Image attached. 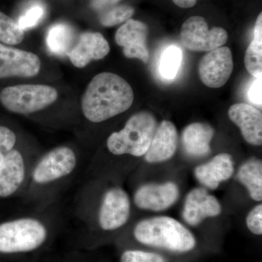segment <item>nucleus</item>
<instances>
[{
	"label": "nucleus",
	"mask_w": 262,
	"mask_h": 262,
	"mask_svg": "<svg viewBox=\"0 0 262 262\" xmlns=\"http://www.w3.org/2000/svg\"><path fill=\"white\" fill-rule=\"evenodd\" d=\"M26 177L23 155L17 149L10 151L0 165V198L14 194L22 185Z\"/></svg>",
	"instance_id": "obj_17"
},
{
	"label": "nucleus",
	"mask_w": 262,
	"mask_h": 262,
	"mask_svg": "<svg viewBox=\"0 0 262 262\" xmlns=\"http://www.w3.org/2000/svg\"><path fill=\"white\" fill-rule=\"evenodd\" d=\"M55 88L46 84H24L5 88L0 103L10 113L30 115L51 106L58 98Z\"/></svg>",
	"instance_id": "obj_5"
},
{
	"label": "nucleus",
	"mask_w": 262,
	"mask_h": 262,
	"mask_svg": "<svg viewBox=\"0 0 262 262\" xmlns=\"http://www.w3.org/2000/svg\"><path fill=\"white\" fill-rule=\"evenodd\" d=\"M232 52L222 46L208 52L199 64L200 78L203 83L211 89H220L228 81L233 71Z\"/></svg>",
	"instance_id": "obj_9"
},
{
	"label": "nucleus",
	"mask_w": 262,
	"mask_h": 262,
	"mask_svg": "<svg viewBox=\"0 0 262 262\" xmlns=\"http://www.w3.org/2000/svg\"><path fill=\"white\" fill-rule=\"evenodd\" d=\"M77 164V155L73 150L68 146H58L39 160L33 170V181L40 185L56 182L72 173Z\"/></svg>",
	"instance_id": "obj_7"
},
{
	"label": "nucleus",
	"mask_w": 262,
	"mask_h": 262,
	"mask_svg": "<svg viewBox=\"0 0 262 262\" xmlns=\"http://www.w3.org/2000/svg\"><path fill=\"white\" fill-rule=\"evenodd\" d=\"M237 178L247 188L251 198L256 201L262 200V163L261 160L252 159L245 163L239 169Z\"/></svg>",
	"instance_id": "obj_21"
},
{
	"label": "nucleus",
	"mask_w": 262,
	"mask_h": 262,
	"mask_svg": "<svg viewBox=\"0 0 262 262\" xmlns=\"http://www.w3.org/2000/svg\"><path fill=\"white\" fill-rule=\"evenodd\" d=\"M149 29L140 20L129 19L115 34V41L123 48V54L127 58H137L147 63L149 52L147 46Z\"/></svg>",
	"instance_id": "obj_11"
},
{
	"label": "nucleus",
	"mask_w": 262,
	"mask_h": 262,
	"mask_svg": "<svg viewBox=\"0 0 262 262\" xmlns=\"http://www.w3.org/2000/svg\"><path fill=\"white\" fill-rule=\"evenodd\" d=\"M178 145V133L173 122L163 120L157 127L149 149L145 154L148 163L166 161L173 158Z\"/></svg>",
	"instance_id": "obj_16"
},
{
	"label": "nucleus",
	"mask_w": 262,
	"mask_h": 262,
	"mask_svg": "<svg viewBox=\"0 0 262 262\" xmlns=\"http://www.w3.org/2000/svg\"><path fill=\"white\" fill-rule=\"evenodd\" d=\"M174 4L177 5L179 8H190L196 5L198 0H172Z\"/></svg>",
	"instance_id": "obj_32"
},
{
	"label": "nucleus",
	"mask_w": 262,
	"mask_h": 262,
	"mask_svg": "<svg viewBox=\"0 0 262 262\" xmlns=\"http://www.w3.org/2000/svg\"><path fill=\"white\" fill-rule=\"evenodd\" d=\"M158 127L152 114L140 112L131 116L125 127L114 132L106 141L108 149L115 155H145Z\"/></svg>",
	"instance_id": "obj_3"
},
{
	"label": "nucleus",
	"mask_w": 262,
	"mask_h": 262,
	"mask_svg": "<svg viewBox=\"0 0 262 262\" xmlns=\"http://www.w3.org/2000/svg\"><path fill=\"white\" fill-rule=\"evenodd\" d=\"M213 129L206 123L194 122L185 127L182 133V141L184 151L194 157L209 154L210 143L213 139Z\"/></svg>",
	"instance_id": "obj_19"
},
{
	"label": "nucleus",
	"mask_w": 262,
	"mask_h": 262,
	"mask_svg": "<svg viewBox=\"0 0 262 262\" xmlns=\"http://www.w3.org/2000/svg\"><path fill=\"white\" fill-rule=\"evenodd\" d=\"M16 141V136L13 130L7 127L0 126V165L6 155L13 149Z\"/></svg>",
	"instance_id": "obj_27"
},
{
	"label": "nucleus",
	"mask_w": 262,
	"mask_h": 262,
	"mask_svg": "<svg viewBox=\"0 0 262 262\" xmlns=\"http://www.w3.org/2000/svg\"><path fill=\"white\" fill-rule=\"evenodd\" d=\"M229 119L241 129L246 141L252 145L262 144V114L247 103H235L229 108Z\"/></svg>",
	"instance_id": "obj_15"
},
{
	"label": "nucleus",
	"mask_w": 262,
	"mask_h": 262,
	"mask_svg": "<svg viewBox=\"0 0 262 262\" xmlns=\"http://www.w3.org/2000/svg\"><path fill=\"white\" fill-rule=\"evenodd\" d=\"M246 225L252 233L261 235L262 234V205H258L250 212L246 219Z\"/></svg>",
	"instance_id": "obj_29"
},
{
	"label": "nucleus",
	"mask_w": 262,
	"mask_h": 262,
	"mask_svg": "<svg viewBox=\"0 0 262 262\" xmlns=\"http://www.w3.org/2000/svg\"><path fill=\"white\" fill-rule=\"evenodd\" d=\"M225 29H208V24L201 16H192L183 24L181 39L184 47L190 51L209 52L225 46L228 40Z\"/></svg>",
	"instance_id": "obj_6"
},
{
	"label": "nucleus",
	"mask_w": 262,
	"mask_h": 262,
	"mask_svg": "<svg viewBox=\"0 0 262 262\" xmlns=\"http://www.w3.org/2000/svg\"><path fill=\"white\" fill-rule=\"evenodd\" d=\"M120 262H166L159 254L141 251H127L122 253Z\"/></svg>",
	"instance_id": "obj_28"
},
{
	"label": "nucleus",
	"mask_w": 262,
	"mask_h": 262,
	"mask_svg": "<svg viewBox=\"0 0 262 262\" xmlns=\"http://www.w3.org/2000/svg\"><path fill=\"white\" fill-rule=\"evenodd\" d=\"M75 33L69 24L59 23L52 26L48 30L46 43L49 51L58 56H65L75 42Z\"/></svg>",
	"instance_id": "obj_20"
},
{
	"label": "nucleus",
	"mask_w": 262,
	"mask_h": 262,
	"mask_svg": "<svg viewBox=\"0 0 262 262\" xmlns=\"http://www.w3.org/2000/svg\"><path fill=\"white\" fill-rule=\"evenodd\" d=\"M24 37L25 32L17 21L0 11V42L8 46H16Z\"/></svg>",
	"instance_id": "obj_23"
},
{
	"label": "nucleus",
	"mask_w": 262,
	"mask_h": 262,
	"mask_svg": "<svg viewBox=\"0 0 262 262\" xmlns=\"http://www.w3.org/2000/svg\"><path fill=\"white\" fill-rule=\"evenodd\" d=\"M246 70L253 77L262 75V13L258 15L253 30V39L245 55Z\"/></svg>",
	"instance_id": "obj_22"
},
{
	"label": "nucleus",
	"mask_w": 262,
	"mask_h": 262,
	"mask_svg": "<svg viewBox=\"0 0 262 262\" xmlns=\"http://www.w3.org/2000/svg\"><path fill=\"white\" fill-rule=\"evenodd\" d=\"M261 84L262 76L257 77L256 80L253 81L251 87L248 90V98L251 102L261 107Z\"/></svg>",
	"instance_id": "obj_30"
},
{
	"label": "nucleus",
	"mask_w": 262,
	"mask_h": 262,
	"mask_svg": "<svg viewBox=\"0 0 262 262\" xmlns=\"http://www.w3.org/2000/svg\"><path fill=\"white\" fill-rule=\"evenodd\" d=\"M110 51L108 41L99 32L82 33L75 46L67 53L72 64L77 68H84L92 61L105 58Z\"/></svg>",
	"instance_id": "obj_12"
},
{
	"label": "nucleus",
	"mask_w": 262,
	"mask_h": 262,
	"mask_svg": "<svg viewBox=\"0 0 262 262\" xmlns=\"http://www.w3.org/2000/svg\"><path fill=\"white\" fill-rule=\"evenodd\" d=\"M182 61V52L175 46L167 48L160 59V72L166 79H173L178 73Z\"/></svg>",
	"instance_id": "obj_24"
},
{
	"label": "nucleus",
	"mask_w": 262,
	"mask_h": 262,
	"mask_svg": "<svg viewBox=\"0 0 262 262\" xmlns=\"http://www.w3.org/2000/svg\"><path fill=\"white\" fill-rule=\"evenodd\" d=\"M179 195V188L173 182L149 184L138 189L134 203L141 209L161 211L173 206Z\"/></svg>",
	"instance_id": "obj_13"
},
{
	"label": "nucleus",
	"mask_w": 262,
	"mask_h": 262,
	"mask_svg": "<svg viewBox=\"0 0 262 262\" xmlns=\"http://www.w3.org/2000/svg\"><path fill=\"white\" fill-rule=\"evenodd\" d=\"M45 14L46 8L44 5L39 3H34L24 11L23 15H20L17 23L23 30L32 29L42 20Z\"/></svg>",
	"instance_id": "obj_26"
},
{
	"label": "nucleus",
	"mask_w": 262,
	"mask_h": 262,
	"mask_svg": "<svg viewBox=\"0 0 262 262\" xmlns=\"http://www.w3.org/2000/svg\"><path fill=\"white\" fill-rule=\"evenodd\" d=\"M134 13L135 10L130 5H118L103 12L99 17L100 23L103 27H114L117 24L127 21L130 19Z\"/></svg>",
	"instance_id": "obj_25"
},
{
	"label": "nucleus",
	"mask_w": 262,
	"mask_h": 262,
	"mask_svg": "<svg viewBox=\"0 0 262 262\" xmlns=\"http://www.w3.org/2000/svg\"><path fill=\"white\" fill-rule=\"evenodd\" d=\"M46 225L37 219L24 217L0 225V253L30 252L42 246L48 237Z\"/></svg>",
	"instance_id": "obj_4"
},
{
	"label": "nucleus",
	"mask_w": 262,
	"mask_h": 262,
	"mask_svg": "<svg viewBox=\"0 0 262 262\" xmlns=\"http://www.w3.org/2000/svg\"><path fill=\"white\" fill-rule=\"evenodd\" d=\"M134 100V91L126 80L116 74L102 72L88 84L81 108L88 120L98 123L125 113Z\"/></svg>",
	"instance_id": "obj_1"
},
{
	"label": "nucleus",
	"mask_w": 262,
	"mask_h": 262,
	"mask_svg": "<svg viewBox=\"0 0 262 262\" xmlns=\"http://www.w3.org/2000/svg\"><path fill=\"white\" fill-rule=\"evenodd\" d=\"M222 207L214 196L204 188H196L188 194L184 204L183 217L187 224L196 226L205 219L220 214Z\"/></svg>",
	"instance_id": "obj_14"
},
{
	"label": "nucleus",
	"mask_w": 262,
	"mask_h": 262,
	"mask_svg": "<svg viewBox=\"0 0 262 262\" xmlns=\"http://www.w3.org/2000/svg\"><path fill=\"white\" fill-rule=\"evenodd\" d=\"M121 0H92L91 7L96 10H102L111 8Z\"/></svg>",
	"instance_id": "obj_31"
},
{
	"label": "nucleus",
	"mask_w": 262,
	"mask_h": 262,
	"mask_svg": "<svg viewBox=\"0 0 262 262\" xmlns=\"http://www.w3.org/2000/svg\"><path fill=\"white\" fill-rule=\"evenodd\" d=\"M134 236L141 244L174 252H187L196 245L195 238L189 229L178 221L167 216L141 221L136 226Z\"/></svg>",
	"instance_id": "obj_2"
},
{
	"label": "nucleus",
	"mask_w": 262,
	"mask_h": 262,
	"mask_svg": "<svg viewBox=\"0 0 262 262\" xmlns=\"http://www.w3.org/2000/svg\"><path fill=\"white\" fill-rule=\"evenodd\" d=\"M130 215V202L126 192L120 187L108 189L103 196L98 224L105 231H113L125 225Z\"/></svg>",
	"instance_id": "obj_10"
},
{
	"label": "nucleus",
	"mask_w": 262,
	"mask_h": 262,
	"mask_svg": "<svg viewBox=\"0 0 262 262\" xmlns=\"http://www.w3.org/2000/svg\"><path fill=\"white\" fill-rule=\"evenodd\" d=\"M233 173V161L227 153L216 155L211 161L194 170L196 179L210 189H217L220 183L228 180Z\"/></svg>",
	"instance_id": "obj_18"
},
{
	"label": "nucleus",
	"mask_w": 262,
	"mask_h": 262,
	"mask_svg": "<svg viewBox=\"0 0 262 262\" xmlns=\"http://www.w3.org/2000/svg\"><path fill=\"white\" fill-rule=\"evenodd\" d=\"M41 65L39 57L32 52L0 43V79L35 77L40 72Z\"/></svg>",
	"instance_id": "obj_8"
}]
</instances>
